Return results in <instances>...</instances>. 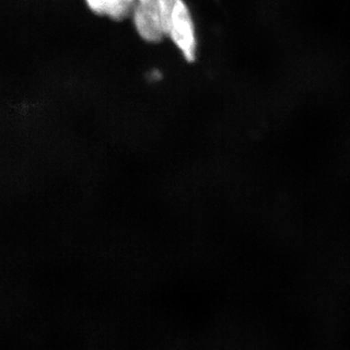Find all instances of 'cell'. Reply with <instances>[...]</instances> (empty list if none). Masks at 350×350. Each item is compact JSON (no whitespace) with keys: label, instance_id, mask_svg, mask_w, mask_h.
I'll return each instance as SVG.
<instances>
[{"label":"cell","instance_id":"obj_4","mask_svg":"<svg viewBox=\"0 0 350 350\" xmlns=\"http://www.w3.org/2000/svg\"><path fill=\"white\" fill-rule=\"evenodd\" d=\"M158 2L160 5L161 15H162L163 29H165V36H167L170 17H172V10H174L175 0H158Z\"/></svg>","mask_w":350,"mask_h":350},{"label":"cell","instance_id":"obj_3","mask_svg":"<svg viewBox=\"0 0 350 350\" xmlns=\"http://www.w3.org/2000/svg\"><path fill=\"white\" fill-rule=\"evenodd\" d=\"M86 3L92 12L98 16H107L116 22L131 15L135 6L128 0H86Z\"/></svg>","mask_w":350,"mask_h":350},{"label":"cell","instance_id":"obj_5","mask_svg":"<svg viewBox=\"0 0 350 350\" xmlns=\"http://www.w3.org/2000/svg\"><path fill=\"white\" fill-rule=\"evenodd\" d=\"M129 2H131V3L135 4V0H128Z\"/></svg>","mask_w":350,"mask_h":350},{"label":"cell","instance_id":"obj_1","mask_svg":"<svg viewBox=\"0 0 350 350\" xmlns=\"http://www.w3.org/2000/svg\"><path fill=\"white\" fill-rule=\"evenodd\" d=\"M167 36L180 50L184 59L194 63L197 57V36L192 14L184 0H175Z\"/></svg>","mask_w":350,"mask_h":350},{"label":"cell","instance_id":"obj_2","mask_svg":"<svg viewBox=\"0 0 350 350\" xmlns=\"http://www.w3.org/2000/svg\"><path fill=\"white\" fill-rule=\"evenodd\" d=\"M131 16L137 33L146 42L159 43L167 36L158 0H135Z\"/></svg>","mask_w":350,"mask_h":350}]
</instances>
